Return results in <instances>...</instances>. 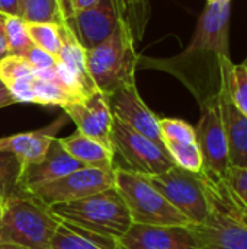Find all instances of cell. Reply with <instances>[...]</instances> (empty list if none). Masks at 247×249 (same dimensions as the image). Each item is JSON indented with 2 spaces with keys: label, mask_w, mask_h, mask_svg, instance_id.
Listing matches in <instances>:
<instances>
[{
  "label": "cell",
  "mask_w": 247,
  "mask_h": 249,
  "mask_svg": "<svg viewBox=\"0 0 247 249\" xmlns=\"http://www.w3.org/2000/svg\"><path fill=\"white\" fill-rule=\"evenodd\" d=\"M227 85L233 104L247 117V70L242 64H231L227 71Z\"/></svg>",
  "instance_id": "cell-28"
},
{
  "label": "cell",
  "mask_w": 247,
  "mask_h": 249,
  "mask_svg": "<svg viewBox=\"0 0 247 249\" xmlns=\"http://www.w3.org/2000/svg\"><path fill=\"white\" fill-rule=\"evenodd\" d=\"M160 134L165 142L197 143L195 127L179 118H159Z\"/></svg>",
  "instance_id": "cell-29"
},
{
  "label": "cell",
  "mask_w": 247,
  "mask_h": 249,
  "mask_svg": "<svg viewBox=\"0 0 247 249\" xmlns=\"http://www.w3.org/2000/svg\"><path fill=\"white\" fill-rule=\"evenodd\" d=\"M20 172L22 162L13 153L0 152V198L6 200L22 193L19 188Z\"/></svg>",
  "instance_id": "cell-25"
},
{
  "label": "cell",
  "mask_w": 247,
  "mask_h": 249,
  "mask_svg": "<svg viewBox=\"0 0 247 249\" xmlns=\"http://www.w3.org/2000/svg\"><path fill=\"white\" fill-rule=\"evenodd\" d=\"M243 66L246 67V70H247V58H246V60H245V61H243Z\"/></svg>",
  "instance_id": "cell-39"
},
{
  "label": "cell",
  "mask_w": 247,
  "mask_h": 249,
  "mask_svg": "<svg viewBox=\"0 0 247 249\" xmlns=\"http://www.w3.org/2000/svg\"><path fill=\"white\" fill-rule=\"evenodd\" d=\"M0 249H28L19 245H13V244H0Z\"/></svg>",
  "instance_id": "cell-36"
},
{
  "label": "cell",
  "mask_w": 247,
  "mask_h": 249,
  "mask_svg": "<svg viewBox=\"0 0 247 249\" xmlns=\"http://www.w3.org/2000/svg\"><path fill=\"white\" fill-rule=\"evenodd\" d=\"M13 104H16L15 99H13V96L10 95L7 86H6V85L1 82V79H0V109H1V108H6V107H9V105H13Z\"/></svg>",
  "instance_id": "cell-34"
},
{
  "label": "cell",
  "mask_w": 247,
  "mask_h": 249,
  "mask_svg": "<svg viewBox=\"0 0 247 249\" xmlns=\"http://www.w3.org/2000/svg\"><path fill=\"white\" fill-rule=\"evenodd\" d=\"M63 111L76 124L80 133L102 143L106 149L114 152V146H112L114 115L106 95L98 90L86 96L84 99L64 105Z\"/></svg>",
  "instance_id": "cell-11"
},
{
  "label": "cell",
  "mask_w": 247,
  "mask_h": 249,
  "mask_svg": "<svg viewBox=\"0 0 247 249\" xmlns=\"http://www.w3.org/2000/svg\"><path fill=\"white\" fill-rule=\"evenodd\" d=\"M83 166V163H80L71 155L67 153V150L61 146L58 137H55L39 162L22 166V172L19 177V188L20 191H25L33 187L48 184Z\"/></svg>",
  "instance_id": "cell-15"
},
{
  "label": "cell",
  "mask_w": 247,
  "mask_h": 249,
  "mask_svg": "<svg viewBox=\"0 0 247 249\" xmlns=\"http://www.w3.org/2000/svg\"><path fill=\"white\" fill-rule=\"evenodd\" d=\"M208 200V216L199 225H189L199 249H247V226L230 210L213 181L201 172Z\"/></svg>",
  "instance_id": "cell-6"
},
{
  "label": "cell",
  "mask_w": 247,
  "mask_h": 249,
  "mask_svg": "<svg viewBox=\"0 0 247 249\" xmlns=\"http://www.w3.org/2000/svg\"><path fill=\"white\" fill-rule=\"evenodd\" d=\"M119 23L132 36L135 45L144 39L151 16V0H112Z\"/></svg>",
  "instance_id": "cell-21"
},
{
  "label": "cell",
  "mask_w": 247,
  "mask_h": 249,
  "mask_svg": "<svg viewBox=\"0 0 247 249\" xmlns=\"http://www.w3.org/2000/svg\"><path fill=\"white\" fill-rule=\"evenodd\" d=\"M211 181L233 214L247 226V168L230 166L223 179Z\"/></svg>",
  "instance_id": "cell-20"
},
{
  "label": "cell",
  "mask_w": 247,
  "mask_h": 249,
  "mask_svg": "<svg viewBox=\"0 0 247 249\" xmlns=\"http://www.w3.org/2000/svg\"><path fill=\"white\" fill-rule=\"evenodd\" d=\"M9 54L7 51V41H6V34H4V28H3V19L0 15V60L3 57H6Z\"/></svg>",
  "instance_id": "cell-35"
},
{
  "label": "cell",
  "mask_w": 247,
  "mask_h": 249,
  "mask_svg": "<svg viewBox=\"0 0 247 249\" xmlns=\"http://www.w3.org/2000/svg\"><path fill=\"white\" fill-rule=\"evenodd\" d=\"M60 220L48 207L25 193L3 201L0 216V244L28 249H49Z\"/></svg>",
  "instance_id": "cell-3"
},
{
  "label": "cell",
  "mask_w": 247,
  "mask_h": 249,
  "mask_svg": "<svg viewBox=\"0 0 247 249\" xmlns=\"http://www.w3.org/2000/svg\"><path fill=\"white\" fill-rule=\"evenodd\" d=\"M108 102L115 118L165 147L159 118L141 99L135 82L124 85L108 95Z\"/></svg>",
  "instance_id": "cell-12"
},
{
  "label": "cell",
  "mask_w": 247,
  "mask_h": 249,
  "mask_svg": "<svg viewBox=\"0 0 247 249\" xmlns=\"http://www.w3.org/2000/svg\"><path fill=\"white\" fill-rule=\"evenodd\" d=\"M48 209L63 222L115 241L132 225L130 212L115 187L76 201L54 204Z\"/></svg>",
  "instance_id": "cell-2"
},
{
  "label": "cell",
  "mask_w": 247,
  "mask_h": 249,
  "mask_svg": "<svg viewBox=\"0 0 247 249\" xmlns=\"http://www.w3.org/2000/svg\"><path fill=\"white\" fill-rule=\"evenodd\" d=\"M1 213H3V203H0V216H1Z\"/></svg>",
  "instance_id": "cell-38"
},
{
  "label": "cell",
  "mask_w": 247,
  "mask_h": 249,
  "mask_svg": "<svg viewBox=\"0 0 247 249\" xmlns=\"http://www.w3.org/2000/svg\"><path fill=\"white\" fill-rule=\"evenodd\" d=\"M147 179L191 225H199L207 219L210 207L201 172L194 174L175 165L160 175L147 177Z\"/></svg>",
  "instance_id": "cell-8"
},
{
  "label": "cell",
  "mask_w": 247,
  "mask_h": 249,
  "mask_svg": "<svg viewBox=\"0 0 247 249\" xmlns=\"http://www.w3.org/2000/svg\"><path fill=\"white\" fill-rule=\"evenodd\" d=\"M31 86H32V104L57 105L63 108L67 104L76 102L73 96L55 80L42 79L33 74Z\"/></svg>",
  "instance_id": "cell-22"
},
{
  "label": "cell",
  "mask_w": 247,
  "mask_h": 249,
  "mask_svg": "<svg viewBox=\"0 0 247 249\" xmlns=\"http://www.w3.org/2000/svg\"><path fill=\"white\" fill-rule=\"evenodd\" d=\"M112 146L114 155L121 156L125 162L127 168L124 169L144 177L160 175L175 166V162L163 146L137 133L115 117L112 124Z\"/></svg>",
  "instance_id": "cell-7"
},
{
  "label": "cell",
  "mask_w": 247,
  "mask_h": 249,
  "mask_svg": "<svg viewBox=\"0 0 247 249\" xmlns=\"http://www.w3.org/2000/svg\"><path fill=\"white\" fill-rule=\"evenodd\" d=\"M201 117L195 127L197 143L202 155V174L217 181L223 179L230 168L229 144L223 124L220 95L199 105Z\"/></svg>",
  "instance_id": "cell-10"
},
{
  "label": "cell",
  "mask_w": 247,
  "mask_h": 249,
  "mask_svg": "<svg viewBox=\"0 0 247 249\" xmlns=\"http://www.w3.org/2000/svg\"><path fill=\"white\" fill-rule=\"evenodd\" d=\"M1 19H3V28L6 34L9 54L23 55V53L32 45L26 32L25 19L20 16H10V15H1Z\"/></svg>",
  "instance_id": "cell-27"
},
{
  "label": "cell",
  "mask_w": 247,
  "mask_h": 249,
  "mask_svg": "<svg viewBox=\"0 0 247 249\" xmlns=\"http://www.w3.org/2000/svg\"><path fill=\"white\" fill-rule=\"evenodd\" d=\"M64 124V117L57 118L52 124L42 130L19 133L0 139V152L13 153L20 162L22 166L28 163L39 162L47 153L51 142L55 139V133Z\"/></svg>",
  "instance_id": "cell-17"
},
{
  "label": "cell",
  "mask_w": 247,
  "mask_h": 249,
  "mask_svg": "<svg viewBox=\"0 0 247 249\" xmlns=\"http://www.w3.org/2000/svg\"><path fill=\"white\" fill-rule=\"evenodd\" d=\"M100 0H61V10H63V20L68 19L70 16L89 9L99 3Z\"/></svg>",
  "instance_id": "cell-32"
},
{
  "label": "cell",
  "mask_w": 247,
  "mask_h": 249,
  "mask_svg": "<svg viewBox=\"0 0 247 249\" xmlns=\"http://www.w3.org/2000/svg\"><path fill=\"white\" fill-rule=\"evenodd\" d=\"M140 54L132 36L119 23L98 47L86 51V66L96 89L111 95L118 88L135 82Z\"/></svg>",
  "instance_id": "cell-4"
},
{
  "label": "cell",
  "mask_w": 247,
  "mask_h": 249,
  "mask_svg": "<svg viewBox=\"0 0 247 249\" xmlns=\"http://www.w3.org/2000/svg\"><path fill=\"white\" fill-rule=\"evenodd\" d=\"M112 187H115V171L83 166L66 177L22 193L45 207H51L54 204L76 201Z\"/></svg>",
  "instance_id": "cell-9"
},
{
  "label": "cell",
  "mask_w": 247,
  "mask_h": 249,
  "mask_svg": "<svg viewBox=\"0 0 247 249\" xmlns=\"http://www.w3.org/2000/svg\"><path fill=\"white\" fill-rule=\"evenodd\" d=\"M26 32L31 42L55 58L61 50V36H60V25L54 22H26Z\"/></svg>",
  "instance_id": "cell-23"
},
{
  "label": "cell",
  "mask_w": 247,
  "mask_h": 249,
  "mask_svg": "<svg viewBox=\"0 0 247 249\" xmlns=\"http://www.w3.org/2000/svg\"><path fill=\"white\" fill-rule=\"evenodd\" d=\"M115 188L121 194L132 223L151 226L191 225V222L176 210L144 175L124 168H115Z\"/></svg>",
  "instance_id": "cell-5"
},
{
  "label": "cell",
  "mask_w": 247,
  "mask_h": 249,
  "mask_svg": "<svg viewBox=\"0 0 247 249\" xmlns=\"http://www.w3.org/2000/svg\"><path fill=\"white\" fill-rule=\"evenodd\" d=\"M3 201H4V200H3V198H0V203H3Z\"/></svg>",
  "instance_id": "cell-40"
},
{
  "label": "cell",
  "mask_w": 247,
  "mask_h": 249,
  "mask_svg": "<svg viewBox=\"0 0 247 249\" xmlns=\"http://www.w3.org/2000/svg\"><path fill=\"white\" fill-rule=\"evenodd\" d=\"M0 15L20 16L23 15L22 0H0Z\"/></svg>",
  "instance_id": "cell-33"
},
{
  "label": "cell",
  "mask_w": 247,
  "mask_h": 249,
  "mask_svg": "<svg viewBox=\"0 0 247 249\" xmlns=\"http://www.w3.org/2000/svg\"><path fill=\"white\" fill-rule=\"evenodd\" d=\"M230 0L207 3L188 47L172 58L150 63L176 76L199 105L221 92L224 64L230 60Z\"/></svg>",
  "instance_id": "cell-1"
},
{
  "label": "cell",
  "mask_w": 247,
  "mask_h": 249,
  "mask_svg": "<svg viewBox=\"0 0 247 249\" xmlns=\"http://www.w3.org/2000/svg\"><path fill=\"white\" fill-rule=\"evenodd\" d=\"M60 220V219H58ZM49 249H119L118 242L60 220Z\"/></svg>",
  "instance_id": "cell-19"
},
{
  "label": "cell",
  "mask_w": 247,
  "mask_h": 249,
  "mask_svg": "<svg viewBox=\"0 0 247 249\" xmlns=\"http://www.w3.org/2000/svg\"><path fill=\"white\" fill-rule=\"evenodd\" d=\"M32 74H33V69L22 55L7 54L0 60V79L6 86Z\"/></svg>",
  "instance_id": "cell-30"
},
{
  "label": "cell",
  "mask_w": 247,
  "mask_h": 249,
  "mask_svg": "<svg viewBox=\"0 0 247 249\" xmlns=\"http://www.w3.org/2000/svg\"><path fill=\"white\" fill-rule=\"evenodd\" d=\"M29 66L33 69V71L36 70H44V69H52L57 63V58L54 55H51L49 53H47L45 50L36 47V45H31L22 55Z\"/></svg>",
  "instance_id": "cell-31"
},
{
  "label": "cell",
  "mask_w": 247,
  "mask_h": 249,
  "mask_svg": "<svg viewBox=\"0 0 247 249\" xmlns=\"http://www.w3.org/2000/svg\"><path fill=\"white\" fill-rule=\"evenodd\" d=\"M58 140L61 146L67 150V153L84 166L115 171L114 152L106 149L102 143L84 136L79 130H76L71 136L61 137Z\"/></svg>",
  "instance_id": "cell-18"
},
{
  "label": "cell",
  "mask_w": 247,
  "mask_h": 249,
  "mask_svg": "<svg viewBox=\"0 0 247 249\" xmlns=\"http://www.w3.org/2000/svg\"><path fill=\"white\" fill-rule=\"evenodd\" d=\"M116 242L119 249H199L189 226L132 223Z\"/></svg>",
  "instance_id": "cell-13"
},
{
  "label": "cell",
  "mask_w": 247,
  "mask_h": 249,
  "mask_svg": "<svg viewBox=\"0 0 247 249\" xmlns=\"http://www.w3.org/2000/svg\"><path fill=\"white\" fill-rule=\"evenodd\" d=\"M217 1H224V0H207V3H217Z\"/></svg>",
  "instance_id": "cell-37"
},
{
  "label": "cell",
  "mask_w": 247,
  "mask_h": 249,
  "mask_svg": "<svg viewBox=\"0 0 247 249\" xmlns=\"http://www.w3.org/2000/svg\"><path fill=\"white\" fill-rule=\"evenodd\" d=\"M26 22H63L61 0H22Z\"/></svg>",
  "instance_id": "cell-26"
},
{
  "label": "cell",
  "mask_w": 247,
  "mask_h": 249,
  "mask_svg": "<svg viewBox=\"0 0 247 249\" xmlns=\"http://www.w3.org/2000/svg\"><path fill=\"white\" fill-rule=\"evenodd\" d=\"M163 144L176 166L185 171L194 172V174L202 172L204 162H202V155H201L198 143L165 142Z\"/></svg>",
  "instance_id": "cell-24"
},
{
  "label": "cell",
  "mask_w": 247,
  "mask_h": 249,
  "mask_svg": "<svg viewBox=\"0 0 247 249\" xmlns=\"http://www.w3.org/2000/svg\"><path fill=\"white\" fill-rule=\"evenodd\" d=\"M80 45L87 51L102 44L119 25L112 0H100L64 20Z\"/></svg>",
  "instance_id": "cell-14"
},
{
  "label": "cell",
  "mask_w": 247,
  "mask_h": 249,
  "mask_svg": "<svg viewBox=\"0 0 247 249\" xmlns=\"http://www.w3.org/2000/svg\"><path fill=\"white\" fill-rule=\"evenodd\" d=\"M231 64H233L231 60H227L224 64L223 88L220 92V108H221L223 124L227 136L230 166L247 168V117L236 108L229 92L227 71Z\"/></svg>",
  "instance_id": "cell-16"
}]
</instances>
